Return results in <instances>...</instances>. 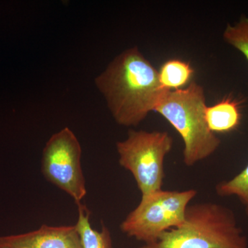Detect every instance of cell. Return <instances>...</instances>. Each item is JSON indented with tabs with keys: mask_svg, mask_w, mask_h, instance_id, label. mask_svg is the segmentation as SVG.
<instances>
[{
	"mask_svg": "<svg viewBox=\"0 0 248 248\" xmlns=\"http://www.w3.org/2000/svg\"><path fill=\"white\" fill-rule=\"evenodd\" d=\"M140 248H248L234 212L213 202L190 204L179 226Z\"/></svg>",
	"mask_w": 248,
	"mask_h": 248,
	"instance_id": "2",
	"label": "cell"
},
{
	"mask_svg": "<svg viewBox=\"0 0 248 248\" xmlns=\"http://www.w3.org/2000/svg\"><path fill=\"white\" fill-rule=\"evenodd\" d=\"M205 120L209 129L214 133L233 131L241 123L239 104L231 98H225L215 105L207 107Z\"/></svg>",
	"mask_w": 248,
	"mask_h": 248,
	"instance_id": "8",
	"label": "cell"
},
{
	"mask_svg": "<svg viewBox=\"0 0 248 248\" xmlns=\"http://www.w3.org/2000/svg\"><path fill=\"white\" fill-rule=\"evenodd\" d=\"M94 81L114 120L126 127L138 126L170 91L160 84L159 71L138 47L117 55Z\"/></svg>",
	"mask_w": 248,
	"mask_h": 248,
	"instance_id": "1",
	"label": "cell"
},
{
	"mask_svg": "<svg viewBox=\"0 0 248 248\" xmlns=\"http://www.w3.org/2000/svg\"><path fill=\"white\" fill-rule=\"evenodd\" d=\"M0 245L10 248H83L76 225H42L37 231L25 234L0 236Z\"/></svg>",
	"mask_w": 248,
	"mask_h": 248,
	"instance_id": "7",
	"label": "cell"
},
{
	"mask_svg": "<svg viewBox=\"0 0 248 248\" xmlns=\"http://www.w3.org/2000/svg\"><path fill=\"white\" fill-rule=\"evenodd\" d=\"M0 248H10L6 247V246H2V245H0Z\"/></svg>",
	"mask_w": 248,
	"mask_h": 248,
	"instance_id": "13",
	"label": "cell"
},
{
	"mask_svg": "<svg viewBox=\"0 0 248 248\" xmlns=\"http://www.w3.org/2000/svg\"><path fill=\"white\" fill-rule=\"evenodd\" d=\"M81 157V145L68 128L52 135L42 153V171L46 179L71 196L77 204L87 192Z\"/></svg>",
	"mask_w": 248,
	"mask_h": 248,
	"instance_id": "6",
	"label": "cell"
},
{
	"mask_svg": "<svg viewBox=\"0 0 248 248\" xmlns=\"http://www.w3.org/2000/svg\"><path fill=\"white\" fill-rule=\"evenodd\" d=\"M205 102L203 86L192 81L185 89L170 90L155 108L182 138L183 161L188 167L210 157L221 145L207 125Z\"/></svg>",
	"mask_w": 248,
	"mask_h": 248,
	"instance_id": "3",
	"label": "cell"
},
{
	"mask_svg": "<svg viewBox=\"0 0 248 248\" xmlns=\"http://www.w3.org/2000/svg\"><path fill=\"white\" fill-rule=\"evenodd\" d=\"M193 75L194 69L190 63L182 60H170L161 66L159 79L164 89L177 90L190 84Z\"/></svg>",
	"mask_w": 248,
	"mask_h": 248,
	"instance_id": "10",
	"label": "cell"
},
{
	"mask_svg": "<svg viewBox=\"0 0 248 248\" xmlns=\"http://www.w3.org/2000/svg\"><path fill=\"white\" fill-rule=\"evenodd\" d=\"M223 38L227 44L241 52L248 62V17L242 16L239 22L233 25L228 24Z\"/></svg>",
	"mask_w": 248,
	"mask_h": 248,
	"instance_id": "12",
	"label": "cell"
},
{
	"mask_svg": "<svg viewBox=\"0 0 248 248\" xmlns=\"http://www.w3.org/2000/svg\"><path fill=\"white\" fill-rule=\"evenodd\" d=\"M78 206V219L76 226L79 232L83 248H112L110 231L103 225L100 231L93 229L90 223V212L80 203Z\"/></svg>",
	"mask_w": 248,
	"mask_h": 248,
	"instance_id": "9",
	"label": "cell"
},
{
	"mask_svg": "<svg viewBox=\"0 0 248 248\" xmlns=\"http://www.w3.org/2000/svg\"><path fill=\"white\" fill-rule=\"evenodd\" d=\"M197 195L195 189L160 190L141 196L138 206L120 225L122 232L144 244L156 242L163 233L179 226L187 207Z\"/></svg>",
	"mask_w": 248,
	"mask_h": 248,
	"instance_id": "4",
	"label": "cell"
},
{
	"mask_svg": "<svg viewBox=\"0 0 248 248\" xmlns=\"http://www.w3.org/2000/svg\"><path fill=\"white\" fill-rule=\"evenodd\" d=\"M215 192L220 197H236L244 207L248 219V164L234 177L217 184Z\"/></svg>",
	"mask_w": 248,
	"mask_h": 248,
	"instance_id": "11",
	"label": "cell"
},
{
	"mask_svg": "<svg viewBox=\"0 0 248 248\" xmlns=\"http://www.w3.org/2000/svg\"><path fill=\"white\" fill-rule=\"evenodd\" d=\"M173 142L168 132L134 130L117 142L119 163L133 174L141 196L162 190L164 161Z\"/></svg>",
	"mask_w": 248,
	"mask_h": 248,
	"instance_id": "5",
	"label": "cell"
}]
</instances>
